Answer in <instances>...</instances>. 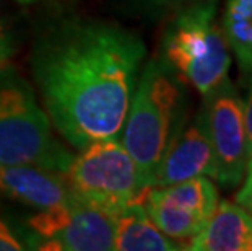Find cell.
Listing matches in <instances>:
<instances>
[{"instance_id":"6da1fadb","label":"cell","mask_w":252,"mask_h":251,"mask_svg":"<svg viewBox=\"0 0 252 251\" xmlns=\"http://www.w3.org/2000/svg\"><path fill=\"white\" fill-rule=\"evenodd\" d=\"M145 59L143 41L101 20H73L36 44L33 75L52 126L77 150L119 137Z\"/></svg>"},{"instance_id":"7a4b0ae2","label":"cell","mask_w":252,"mask_h":251,"mask_svg":"<svg viewBox=\"0 0 252 251\" xmlns=\"http://www.w3.org/2000/svg\"><path fill=\"white\" fill-rule=\"evenodd\" d=\"M186 83L161 57H152L137 80L119 136L148 188H153L158 165L186 122Z\"/></svg>"},{"instance_id":"3957f363","label":"cell","mask_w":252,"mask_h":251,"mask_svg":"<svg viewBox=\"0 0 252 251\" xmlns=\"http://www.w3.org/2000/svg\"><path fill=\"white\" fill-rule=\"evenodd\" d=\"M159 57L202 97L221 85L233 59L218 21L217 0H205L171 15L161 36Z\"/></svg>"},{"instance_id":"277c9868","label":"cell","mask_w":252,"mask_h":251,"mask_svg":"<svg viewBox=\"0 0 252 251\" xmlns=\"http://www.w3.org/2000/svg\"><path fill=\"white\" fill-rule=\"evenodd\" d=\"M72 158L52 134L31 85L10 64L0 69V167L36 165L65 173Z\"/></svg>"},{"instance_id":"5b68a950","label":"cell","mask_w":252,"mask_h":251,"mask_svg":"<svg viewBox=\"0 0 252 251\" xmlns=\"http://www.w3.org/2000/svg\"><path fill=\"white\" fill-rule=\"evenodd\" d=\"M63 175L77 199L111 217L132 202L143 201L150 189L119 137L82 148Z\"/></svg>"},{"instance_id":"8992f818","label":"cell","mask_w":252,"mask_h":251,"mask_svg":"<svg viewBox=\"0 0 252 251\" xmlns=\"http://www.w3.org/2000/svg\"><path fill=\"white\" fill-rule=\"evenodd\" d=\"M34 245L51 251L114 250V217L72 197L30 218Z\"/></svg>"},{"instance_id":"52a82bcc","label":"cell","mask_w":252,"mask_h":251,"mask_svg":"<svg viewBox=\"0 0 252 251\" xmlns=\"http://www.w3.org/2000/svg\"><path fill=\"white\" fill-rule=\"evenodd\" d=\"M218 201L215 183L207 176H197L150 188L145 194L143 207L159 230L184 245L205 227Z\"/></svg>"},{"instance_id":"ba28073f","label":"cell","mask_w":252,"mask_h":251,"mask_svg":"<svg viewBox=\"0 0 252 251\" xmlns=\"http://www.w3.org/2000/svg\"><path fill=\"white\" fill-rule=\"evenodd\" d=\"M202 108L217 160L215 179L223 188L233 189L243 181L248 162L244 100L228 77L203 97Z\"/></svg>"},{"instance_id":"9c48e42d","label":"cell","mask_w":252,"mask_h":251,"mask_svg":"<svg viewBox=\"0 0 252 251\" xmlns=\"http://www.w3.org/2000/svg\"><path fill=\"white\" fill-rule=\"evenodd\" d=\"M197 176L217 178L215 152L202 106L171 141L155 173L153 186H168Z\"/></svg>"},{"instance_id":"30bf717a","label":"cell","mask_w":252,"mask_h":251,"mask_svg":"<svg viewBox=\"0 0 252 251\" xmlns=\"http://www.w3.org/2000/svg\"><path fill=\"white\" fill-rule=\"evenodd\" d=\"M0 196L36 211L61 206L73 197L65 175L36 165H2Z\"/></svg>"},{"instance_id":"8fae6325","label":"cell","mask_w":252,"mask_h":251,"mask_svg":"<svg viewBox=\"0 0 252 251\" xmlns=\"http://www.w3.org/2000/svg\"><path fill=\"white\" fill-rule=\"evenodd\" d=\"M184 250L252 251V214L231 201H218L205 227L192 237Z\"/></svg>"},{"instance_id":"7c38bea8","label":"cell","mask_w":252,"mask_h":251,"mask_svg":"<svg viewBox=\"0 0 252 251\" xmlns=\"http://www.w3.org/2000/svg\"><path fill=\"white\" fill-rule=\"evenodd\" d=\"M114 250L117 251H178L181 242L169 238L152 222L143 201L132 202L114 217Z\"/></svg>"},{"instance_id":"4fadbf2b","label":"cell","mask_w":252,"mask_h":251,"mask_svg":"<svg viewBox=\"0 0 252 251\" xmlns=\"http://www.w3.org/2000/svg\"><path fill=\"white\" fill-rule=\"evenodd\" d=\"M231 56L246 83H252V0H226L221 17Z\"/></svg>"},{"instance_id":"5bb4252c","label":"cell","mask_w":252,"mask_h":251,"mask_svg":"<svg viewBox=\"0 0 252 251\" xmlns=\"http://www.w3.org/2000/svg\"><path fill=\"white\" fill-rule=\"evenodd\" d=\"M143 12L152 13L155 17L174 15L190 5L205 2V0H138Z\"/></svg>"},{"instance_id":"9a60e30c","label":"cell","mask_w":252,"mask_h":251,"mask_svg":"<svg viewBox=\"0 0 252 251\" xmlns=\"http://www.w3.org/2000/svg\"><path fill=\"white\" fill-rule=\"evenodd\" d=\"M239 184H241V188L238 189V193L234 196V202L252 214V148L248 153L244 176Z\"/></svg>"},{"instance_id":"2e32d148","label":"cell","mask_w":252,"mask_h":251,"mask_svg":"<svg viewBox=\"0 0 252 251\" xmlns=\"http://www.w3.org/2000/svg\"><path fill=\"white\" fill-rule=\"evenodd\" d=\"M26 245L23 240L18 238V235L12 230L3 218H0V251H20L25 250Z\"/></svg>"},{"instance_id":"e0dca14e","label":"cell","mask_w":252,"mask_h":251,"mask_svg":"<svg viewBox=\"0 0 252 251\" xmlns=\"http://www.w3.org/2000/svg\"><path fill=\"white\" fill-rule=\"evenodd\" d=\"M13 54V42L10 35L5 31V28L0 25V69L5 67Z\"/></svg>"},{"instance_id":"ac0fdd59","label":"cell","mask_w":252,"mask_h":251,"mask_svg":"<svg viewBox=\"0 0 252 251\" xmlns=\"http://www.w3.org/2000/svg\"><path fill=\"white\" fill-rule=\"evenodd\" d=\"M244 124H246V142H248V153L252 148V83L248 93V98L244 100Z\"/></svg>"},{"instance_id":"d6986e66","label":"cell","mask_w":252,"mask_h":251,"mask_svg":"<svg viewBox=\"0 0 252 251\" xmlns=\"http://www.w3.org/2000/svg\"><path fill=\"white\" fill-rule=\"evenodd\" d=\"M17 2H21V3H28V2H34V0H17Z\"/></svg>"}]
</instances>
